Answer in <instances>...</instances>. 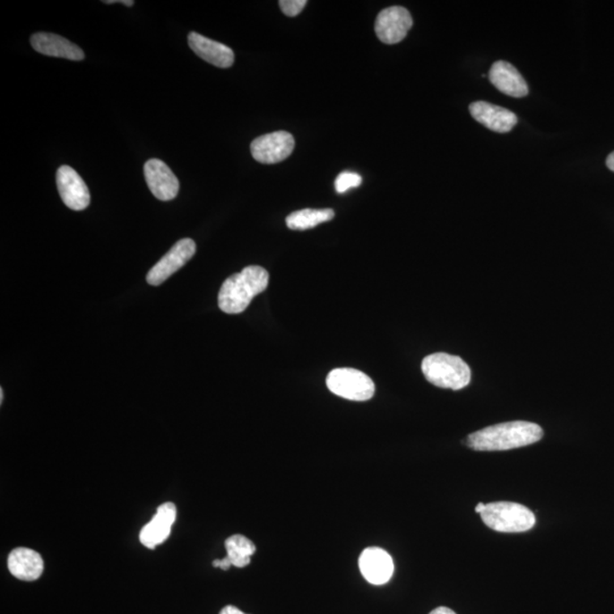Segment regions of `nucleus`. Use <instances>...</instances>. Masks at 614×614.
<instances>
[{"label": "nucleus", "instance_id": "obj_8", "mask_svg": "<svg viewBox=\"0 0 614 614\" xmlns=\"http://www.w3.org/2000/svg\"><path fill=\"white\" fill-rule=\"evenodd\" d=\"M412 25V16L405 7H388L376 16V35L384 44L395 45L408 36Z\"/></svg>", "mask_w": 614, "mask_h": 614}, {"label": "nucleus", "instance_id": "obj_16", "mask_svg": "<svg viewBox=\"0 0 614 614\" xmlns=\"http://www.w3.org/2000/svg\"><path fill=\"white\" fill-rule=\"evenodd\" d=\"M31 46L36 52L46 56L61 57L70 61H82L83 50L70 40L54 33L38 32L31 37Z\"/></svg>", "mask_w": 614, "mask_h": 614}, {"label": "nucleus", "instance_id": "obj_26", "mask_svg": "<svg viewBox=\"0 0 614 614\" xmlns=\"http://www.w3.org/2000/svg\"><path fill=\"white\" fill-rule=\"evenodd\" d=\"M120 3L123 4V5L129 6V7L134 6V2H133V0H122V2H120Z\"/></svg>", "mask_w": 614, "mask_h": 614}, {"label": "nucleus", "instance_id": "obj_5", "mask_svg": "<svg viewBox=\"0 0 614 614\" xmlns=\"http://www.w3.org/2000/svg\"><path fill=\"white\" fill-rule=\"evenodd\" d=\"M325 383L330 392L345 400L366 402L375 395L374 381L357 368H334Z\"/></svg>", "mask_w": 614, "mask_h": 614}, {"label": "nucleus", "instance_id": "obj_7", "mask_svg": "<svg viewBox=\"0 0 614 614\" xmlns=\"http://www.w3.org/2000/svg\"><path fill=\"white\" fill-rule=\"evenodd\" d=\"M295 147L293 135L286 131L261 135L251 143L254 160L262 164H275L290 158Z\"/></svg>", "mask_w": 614, "mask_h": 614}, {"label": "nucleus", "instance_id": "obj_4", "mask_svg": "<svg viewBox=\"0 0 614 614\" xmlns=\"http://www.w3.org/2000/svg\"><path fill=\"white\" fill-rule=\"evenodd\" d=\"M481 519L493 531L509 533L531 531L536 523V516L528 507L514 502L486 504Z\"/></svg>", "mask_w": 614, "mask_h": 614}, {"label": "nucleus", "instance_id": "obj_24", "mask_svg": "<svg viewBox=\"0 0 614 614\" xmlns=\"http://www.w3.org/2000/svg\"><path fill=\"white\" fill-rule=\"evenodd\" d=\"M607 167L610 169V170L614 172V151L608 156Z\"/></svg>", "mask_w": 614, "mask_h": 614}, {"label": "nucleus", "instance_id": "obj_27", "mask_svg": "<svg viewBox=\"0 0 614 614\" xmlns=\"http://www.w3.org/2000/svg\"><path fill=\"white\" fill-rule=\"evenodd\" d=\"M3 401H4V391L2 388V389H0V402H2V403H3Z\"/></svg>", "mask_w": 614, "mask_h": 614}, {"label": "nucleus", "instance_id": "obj_17", "mask_svg": "<svg viewBox=\"0 0 614 614\" xmlns=\"http://www.w3.org/2000/svg\"><path fill=\"white\" fill-rule=\"evenodd\" d=\"M8 570L23 582H35L44 573V560L39 553L28 548L13 549L7 560Z\"/></svg>", "mask_w": 614, "mask_h": 614}, {"label": "nucleus", "instance_id": "obj_10", "mask_svg": "<svg viewBox=\"0 0 614 614\" xmlns=\"http://www.w3.org/2000/svg\"><path fill=\"white\" fill-rule=\"evenodd\" d=\"M145 179L151 192L160 201H172L179 193V180L163 160L151 159L143 167Z\"/></svg>", "mask_w": 614, "mask_h": 614}, {"label": "nucleus", "instance_id": "obj_18", "mask_svg": "<svg viewBox=\"0 0 614 614\" xmlns=\"http://www.w3.org/2000/svg\"><path fill=\"white\" fill-rule=\"evenodd\" d=\"M334 218L332 209L313 210L305 209L294 212L286 219L287 227L291 230H308L321 223L328 222Z\"/></svg>", "mask_w": 614, "mask_h": 614}, {"label": "nucleus", "instance_id": "obj_19", "mask_svg": "<svg viewBox=\"0 0 614 614\" xmlns=\"http://www.w3.org/2000/svg\"><path fill=\"white\" fill-rule=\"evenodd\" d=\"M227 558L231 566L245 567L251 563L256 548L251 540L243 535H234L226 540Z\"/></svg>", "mask_w": 614, "mask_h": 614}, {"label": "nucleus", "instance_id": "obj_11", "mask_svg": "<svg viewBox=\"0 0 614 614\" xmlns=\"http://www.w3.org/2000/svg\"><path fill=\"white\" fill-rule=\"evenodd\" d=\"M359 566L367 582L376 586L387 584L395 569L392 557L379 548L364 549L359 558Z\"/></svg>", "mask_w": 614, "mask_h": 614}, {"label": "nucleus", "instance_id": "obj_23", "mask_svg": "<svg viewBox=\"0 0 614 614\" xmlns=\"http://www.w3.org/2000/svg\"><path fill=\"white\" fill-rule=\"evenodd\" d=\"M429 614H456L453 610L445 608V607H440L437 609L433 610Z\"/></svg>", "mask_w": 614, "mask_h": 614}, {"label": "nucleus", "instance_id": "obj_9", "mask_svg": "<svg viewBox=\"0 0 614 614\" xmlns=\"http://www.w3.org/2000/svg\"><path fill=\"white\" fill-rule=\"evenodd\" d=\"M56 182L59 196L69 209L83 211L91 204V193L86 182L69 165L58 169Z\"/></svg>", "mask_w": 614, "mask_h": 614}, {"label": "nucleus", "instance_id": "obj_22", "mask_svg": "<svg viewBox=\"0 0 614 614\" xmlns=\"http://www.w3.org/2000/svg\"><path fill=\"white\" fill-rule=\"evenodd\" d=\"M220 614H246L241 610L238 608L234 607V605H227V607H224L221 611H220Z\"/></svg>", "mask_w": 614, "mask_h": 614}, {"label": "nucleus", "instance_id": "obj_13", "mask_svg": "<svg viewBox=\"0 0 614 614\" xmlns=\"http://www.w3.org/2000/svg\"><path fill=\"white\" fill-rule=\"evenodd\" d=\"M469 109L474 120L494 133H510L518 123V117L514 112L487 101H474Z\"/></svg>", "mask_w": 614, "mask_h": 614}, {"label": "nucleus", "instance_id": "obj_14", "mask_svg": "<svg viewBox=\"0 0 614 614\" xmlns=\"http://www.w3.org/2000/svg\"><path fill=\"white\" fill-rule=\"evenodd\" d=\"M188 42L193 52L210 65L221 67V69H228L234 65V50L221 42L209 39L197 32L190 33Z\"/></svg>", "mask_w": 614, "mask_h": 614}, {"label": "nucleus", "instance_id": "obj_21", "mask_svg": "<svg viewBox=\"0 0 614 614\" xmlns=\"http://www.w3.org/2000/svg\"><path fill=\"white\" fill-rule=\"evenodd\" d=\"M307 0H281L279 2L283 14L290 16V18L298 16L307 6Z\"/></svg>", "mask_w": 614, "mask_h": 614}, {"label": "nucleus", "instance_id": "obj_20", "mask_svg": "<svg viewBox=\"0 0 614 614\" xmlns=\"http://www.w3.org/2000/svg\"><path fill=\"white\" fill-rule=\"evenodd\" d=\"M361 184V176L355 172L345 171L337 177L336 181H334V188L338 194H344L347 190L357 188Z\"/></svg>", "mask_w": 614, "mask_h": 614}, {"label": "nucleus", "instance_id": "obj_12", "mask_svg": "<svg viewBox=\"0 0 614 614\" xmlns=\"http://www.w3.org/2000/svg\"><path fill=\"white\" fill-rule=\"evenodd\" d=\"M176 519V504L171 502L162 504L158 507L156 515L152 516L150 523L142 529L141 536H139L142 544L150 549H154L156 546L163 544L170 536Z\"/></svg>", "mask_w": 614, "mask_h": 614}, {"label": "nucleus", "instance_id": "obj_3", "mask_svg": "<svg viewBox=\"0 0 614 614\" xmlns=\"http://www.w3.org/2000/svg\"><path fill=\"white\" fill-rule=\"evenodd\" d=\"M422 372L430 384L439 388L460 391L471 380V370L463 359L447 353L428 355L422 361Z\"/></svg>", "mask_w": 614, "mask_h": 614}, {"label": "nucleus", "instance_id": "obj_2", "mask_svg": "<svg viewBox=\"0 0 614 614\" xmlns=\"http://www.w3.org/2000/svg\"><path fill=\"white\" fill-rule=\"evenodd\" d=\"M269 279L268 271L257 265L247 266L231 275L220 290L219 307L227 315L243 313L254 298L268 288Z\"/></svg>", "mask_w": 614, "mask_h": 614}, {"label": "nucleus", "instance_id": "obj_15", "mask_svg": "<svg viewBox=\"0 0 614 614\" xmlns=\"http://www.w3.org/2000/svg\"><path fill=\"white\" fill-rule=\"evenodd\" d=\"M489 80L504 95L523 99L529 92L523 76L509 62L498 61L491 65Z\"/></svg>", "mask_w": 614, "mask_h": 614}, {"label": "nucleus", "instance_id": "obj_25", "mask_svg": "<svg viewBox=\"0 0 614 614\" xmlns=\"http://www.w3.org/2000/svg\"><path fill=\"white\" fill-rule=\"evenodd\" d=\"M485 507H486V504H485V503H480V504H478V506H476V512H477V514H480V515H481L482 512H484Z\"/></svg>", "mask_w": 614, "mask_h": 614}, {"label": "nucleus", "instance_id": "obj_1", "mask_svg": "<svg viewBox=\"0 0 614 614\" xmlns=\"http://www.w3.org/2000/svg\"><path fill=\"white\" fill-rule=\"evenodd\" d=\"M543 436V429L536 423L511 421L469 435L467 444L474 451H509L540 442Z\"/></svg>", "mask_w": 614, "mask_h": 614}, {"label": "nucleus", "instance_id": "obj_6", "mask_svg": "<svg viewBox=\"0 0 614 614\" xmlns=\"http://www.w3.org/2000/svg\"><path fill=\"white\" fill-rule=\"evenodd\" d=\"M196 253V244L190 238L177 241L173 247L151 269L147 274V282L151 286L162 285L172 274L188 264Z\"/></svg>", "mask_w": 614, "mask_h": 614}]
</instances>
